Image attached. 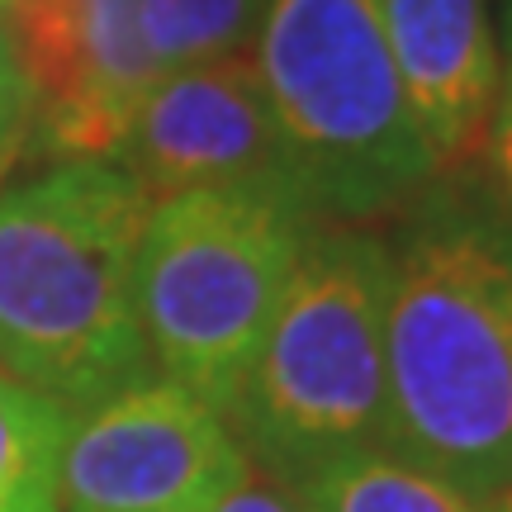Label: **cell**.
Instances as JSON below:
<instances>
[{"label":"cell","instance_id":"obj_4","mask_svg":"<svg viewBox=\"0 0 512 512\" xmlns=\"http://www.w3.org/2000/svg\"><path fill=\"white\" fill-rule=\"evenodd\" d=\"M256 72L318 219L389 214L437 176L380 0H266Z\"/></svg>","mask_w":512,"mask_h":512},{"label":"cell","instance_id":"obj_15","mask_svg":"<svg viewBox=\"0 0 512 512\" xmlns=\"http://www.w3.org/2000/svg\"><path fill=\"white\" fill-rule=\"evenodd\" d=\"M209 512H304V503H299L285 484L266 479L261 470H247Z\"/></svg>","mask_w":512,"mask_h":512},{"label":"cell","instance_id":"obj_17","mask_svg":"<svg viewBox=\"0 0 512 512\" xmlns=\"http://www.w3.org/2000/svg\"><path fill=\"white\" fill-rule=\"evenodd\" d=\"M503 34H508V48H512V0H503Z\"/></svg>","mask_w":512,"mask_h":512},{"label":"cell","instance_id":"obj_18","mask_svg":"<svg viewBox=\"0 0 512 512\" xmlns=\"http://www.w3.org/2000/svg\"><path fill=\"white\" fill-rule=\"evenodd\" d=\"M10 5H15V0H0V10H10Z\"/></svg>","mask_w":512,"mask_h":512},{"label":"cell","instance_id":"obj_10","mask_svg":"<svg viewBox=\"0 0 512 512\" xmlns=\"http://www.w3.org/2000/svg\"><path fill=\"white\" fill-rule=\"evenodd\" d=\"M62 437L67 408L0 370V512H62Z\"/></svg>","mask_w":512,"mask_h":512},{"label":"cell","instance_id":"obj_14","mask_svg":"<svg viewBox=\"0 0 512 512\" xmlns=\"http://www.w3.org/2000/svg\"><path fill=\"white\" fill-rule=\"evenodd\" d=\"M484 147H489V171L498 181V195H503V204L512 214V57L503 67V81H498V100H494V114H489Z\"/></svg>","mask_w":512,"mask_h":512},{"label":"cell","instance_id":"obj_3","mask_svg":"<svg viewBox=\"0 0 512 512\" xmlns=\"http://www.w3.org/2000/svg\"><path fill=\"white\" fill-rule=\"evenodd\" d=\"M394 256L366 228H313L228 427L242 456L299 494L337 460L384 451V313Z\"/></svg>","mask_w":512,"mask_h":512},{"label":"cell","instance_id":"obj_8","mask_svg":"<svg viewBox=\"0 0 512 512\" xmlns=\"http://www.w3.org/2000/svg\"><path fill=\"white\" fill-rule=\"evenodd\" d=\"M10 43L48 152L105 157L162 81L143 38V0H15Z\"/></svg>","mask_w":512,"mask_h":512},{"label":"cell","instance_id":"obj_13","mask_svg":"<svg viewBox=\"0 0 512 512\" xmlns=\"http://www.w3.org/2000/svg\"><path fill=\"white\" fill-rule=\"evenodd\" d=\"M29 114H34V100H29V81H24V67L15 57V43L0 29V171L15 157V147L24 143L29 133Z\"/></svg>","mask_w":512,"mask_h":512},{"label":"cell","instance_id":"obj_1","mask_svg":"<svg viewBox=\"0 0 512 512\" xmlns=\"http://www.w3.org/2000/svg\"><path fill=\"white\" fill-rule=\"evenodd\" d=\"M389 256L384 451L489 508L512 479V214L437 204Z\"/></svg>","mask_w":512,"mask_h":512},{"label":"cell","instance_id":"obj_16","mask_svg":"<svg viewBox=\"0 0 512 512\" xmlns=\"http://www.w3.org/2000/svg\"><path fill=\"white\" fill-rule=\"evenodd\" d=\"M489 512H512V479L503 484V494H498L494 503H489Z\"/></svg>","mask_w":512,"mask_h":512},{"label":"cell","instance_id":"obj_7","mask_svg":"<svg viewBox=\"0 0 512 512\" xmlns=\"http://www.w3.org/2000/svg\"><path fill=\"white\" fill-rule=\"evenodd\" d=\"M114 162L152 200L181 190H266L309 204L261 72L242 53L166 72L124 128Z\"/></svg>","mask_w":512,"mask_h":512},{"label":"cell","instance_id":"obj_2","mask_svg":"<svg viewBox=\"0 0 512 512\" xmlns=\"http://www.w3.org/2000/svg\"><path fill=\"white\" fill-rule=\"evenodd\" d=\"M152 195L105 157H72L0 195V370L67 418L147 380L138 242Z\"/></svg>","mask_w":512,"mask_h":512},{"label":"cell","instance_id":"obj_6","mask_svg":"<svg viewBox=\"0 0 512 512\" xmlns=\"http://www.w3.org/2000/svg\"><path fill=\"white\" fill-rule=\"evenodd\" d=\"M252 460L223 413L171 380H138L67 418L62 512H209Z\"/></svg>","mask_w":512,"mask_h":512},{"label":"cell","instance_id":"obj_12","mask_svg":"<svg viewBox=\"0 0 512 512\" xmlns=\"http://www.w3.org/2000/svg\"><path fill=\"white\" fill-rule=\"evenodd\" d=\"M266 0H143V38L162 72L233 57L261 29Z\"/></svg>","mask_w":512,"mask_h":512},{"label":"cell","instance_id":"obj_5","mask_svg":"<svg viewBox=\"0 0 512 512\" xmlns=\"http://www.w3.org/2000/svg\"><path fill=\"white\" fill-rule=\"evenodd\" d=\"M318 214L266 190L152 200L138 242V323L162 380L228 418Z\"/></svg>","mask_w":512,"mask_h":512},{"label":"cell","instance_id":"obj_11","mask_svg":"<svg viewBox=\"0 0 512 512\" xmlns=\"http://www.w3.org/2000/svg\"><path fill=\"white\" fill-rule=\"evenodd\" d=\"M304 512H489L446 479L427 475L389 451H361L318 470L299 489Z\"/></svg>","mask_w":512,"mask_h":512},{"label":"cell","instance_id":"obj_9","mask_svg":"<svg viewBox=\"0 0 512 512\" xmlns=\"http://www.w3.org/2000/svg\"><path fill=\"white\" fill-rule=\"evenodd\" d=\"M380 19L437 171L470 162L503 81L484 0H380Z\"/></svg>","mask_w":512,"mask_h":512}]
</instances>
